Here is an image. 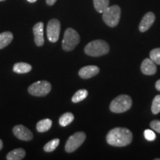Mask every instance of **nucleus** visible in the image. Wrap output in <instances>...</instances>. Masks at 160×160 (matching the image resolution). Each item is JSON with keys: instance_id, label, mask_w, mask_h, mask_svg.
I'll return each mask as SVG.
<instances>
[{"instance_id": "f257e3e1", "label": "nucleus", "mask_w": 160, "mask_h": 160, "mask_svg": "<svg viewBox=\"0 0 160 160\" xmlns=\"http://www.w3.org/2000/svg\"><path fill=\"white\" fill-rule=\"evenodd\" d=\"M133 134L125 128H116L108 132L106 137L107 142L115 147H125L131 144Z\"/></svg>"}, {"instance_id": "f03ea898", "label": "nucleus", "mask_w": 160, "mask_h": 160, "mask_svg": "<svg viewBox=\"0 0 160 160\" xmlns=\"http://www.w3.org/2000/svg\"><path fill=\"white\" fill-rule=\"evenodd\" d=\"M109 51L110 47L108 44L101 39L92 41L85 48V53L90 57H101L107 54Z\"/></svg>"}, {"instance_id": "7ed1b4c3", "label": "nucleus", "mask_w": 160, "mask_h": 160, "mask_svg": "<svg viewBox=\"0 0 160 160\" xmlns=\"http://www.w3.org/2000/svg\"><path fill=\"white\" fill-rule=\"evenodd\" d=\"M131 106L132 99L129 96L120 95L111 102L110 110L113 113H120L128 111Z\"/></svg>"}, {"instance_id": "20e7f679", "label": "nucleus", "mask_w": 160, "mask_h": 160, "mask_svg": "<svg viewBox=\"0 0 160 160\" xmlns=\"http://www.w3.org/2000/svg\"><path fill=\"white\" fill-rule=\"evenodd\" d=\"M120 16H121V9L119 6L113 5L108 8L102 13L103 21L108 26L114 28L119 24Z\"/></svg>"}, {"instance_id": "39448f33", "label": "nucleus", "mask_w": 160, "mask_h": 160, "mask_svg": "<svg viewBox=\"0 0 160 160\" xmlns=\"http://www.w3.org/2000/svg\"><path fill=\"white\" fill-rule=\"evenodd\" d=\"M80 37L74 29L68 28L65 32L62 39V48L65 51H73L79 43Z\"/></svg>"}, {"instance_id": "423d86ee", "label": "nucleus", "mask_w": 160, "mask_h": 160, "mask_svg": "<svg viewBox=\"0 0 160 160\" xmlns=\"http://www.w3.org/2000/svg\"><path fill=\"white\" fill-rule=\"evenodd\" d=\"M51 91V84L48 81H38L29 86V93L34 97H45Z\"/></svg>"}, {"instance_id": "0eeeda50", "label": "nucleus", "mask_w": 160, "mask_h": 160, "mask_svg": "<svg viewBox=\"0 0 160 160\" xmlns=\"http://www.w3.org/2000/svg\"><path fill=\"white\" fill-rule=\"evenodd\" d=\"M86 139V134L84 132H77L71 136L65 144V151L68 153H72L75 151L82 145Z\"/></svg>"}, {"instance_id": "6e6552de", "label": "nucleus", "mask_w": 160, "mask_h": 160, "mask_svg": "<svg viewBox=\"0 0 160 160\" xmlns=\"http://www.w3.org/2000/svg\"><path fill=\"white\" fill-rule=\"evenodd\" d=\"M59 21L57 19H51L47 26V37L51 42H57L59 39L60 33Z\"/></svg>"}, {"instance_id": "1a4fd4ad", "label": "nucleus", "mask_w": 160, "mask_h": 160, "mask_svg": "<svg viewBox=\"0 0 160 160\" xmlns=\"http://www.w3.org/2000/svg\"><path fill=\"white\" fill-rule=\"evenodd\" d=\"M13 133L16 137L23 141H31L33 137V133L28 128L22 125H16L13 128Z\"/></svg>"}, {"instance_id": "9d476101", "label": "nucleus", "mask_w": 160, "mask_h": 160, "mask_svg": "<svg viewBox=\"0 0 160 160\" xmlns=\"http://www.w3.org/2000/svg\"><path fill=\"white\" fill-rule=\"evenodd\" d=\"M33 32L34 34V41L36 45L41 47L44 45V24L43 22H38L33 26Z\"/></svg>"}, {"instance_id": "9b49d317", "label": "nucleus", "mask_w": 160, "mask_h": 160, "mask_svg": "<svg viewBox=\"0 0 160 160\" xmlns=\"http://www.w3.org/2000/svg\"><path fill=\"white\" fill-rule=\"evenodd\" d=\"M155 21V15L152 12H148L144 16V17L140 22L139 29L140 32H145L151 27Z\"/></svg>"}, {"instance_id": "f8f14e48", "label": "nucleus", "mask_w": 160, "mask_h": 160, "mask_svg": "<svg viewBox=\"0 0 160 160\" xmlns=\"http://www.w3.org/2000/svg\"><path fill=\"white\" fill-rule=\"evenodd\" d=\"M99 72V68L95 65H88L82 68L79 71V75L84 79H90V78L97 75Z\"/></svg>"}, {"instance_id": "ddd939ff", "label": "nucleus", "mask_w": 160, "mask_h": 160, "mask_svg": "<svg viewBox=\"0 0 160 160\" xmlns=\"http://www.w3.org/2000/svg\"><path fill=\"white\" fill-rule=\"evenodd\" d=\"M141 71L145 75H153L157 72V65L151 59H145L141 65Z\"/></svg>"}, {"instance_id": "4468645a", "label": "nucleus", "mask_w": 160, "mask_h": 160, "mask_svg": "<svg viewBox=\"0 0 160 160\" xmlns=\"http://www.w3.org/2000/svg\"><path fill=\"white\" fill-rule=\"evenodd\" d=\"M25 154L26 153L25 150L22 148H17L10 151L6 158L8 160H20L24 159Z\"/></svg>"}, {"instance_id": "2eb2a0df", "label": "nucleus", "mask_w": 160, "mask_h": 160, "mask_svg": "<svg viewBox=\"0 0 160 160\" xmlns=\"http://www.w3.org/2000/svg\"><path fill=\"white\" fill-rule=\"evenodd\" d=\"M13 36L11 32L6 31L0 33V50L7 47L13 40Z\"/></svg>"}, {"instance_id": "dca6fc26", "label": "nucleus", "mask_w": 160, "mask_h": 160, "mask_svg": "<svg viewBox=\"0 0 160 160\" xmlns=\"http://www.w3.org/2000/svg\"><path fill=\"white\" fill-rule=\"evenodd\" d=\"M31 65L25 62H18L13 65V71L17 73H27L31 71Z\"/></svg>"}, {"instance_id": "f3484780", "label": "nucleus", "mask_w": 160, "mask_h": 160, "mask_svg": "<svg viewBox=\"0 0 160 160\" xmlns=\"http://www.w3.org/2000/svg\"><path fill=\"white\" fill-rule=\"evenodd\" d=\"M52 126V121L50 119L40 120L37 124V130L39 133H44L49 131Z\"/></svg>"}, {"instance_id": "a211bd4d", "label": "nucleus", "mask_w": 160, "mask_h": 160, "mask_svg": "<svg viewBox=\"0 0 160 160\" xmlns=\"http://www.w3.org/2000/svg\"><path fill=\"white\" fill-rule=\"evenodd\" d=\"M110 0H93V5L96 11L102 13L109 7Z\"/></svg>"}, {"instance_id": "6ab92c4d", "label": "nucleus", "mask_w": 160, "mask_h": 160, "mask_svg": "<svg viewBox=\"0 0 160 160\" xmlns=\"http://www.w3.org/2000/svg\"><path fill=\"white\" fill-rule=\"evenodd\" d=\"M73 119H74V116L73 113L68 112L61 116V117L59 118V123L62 127H66L70 125L73 121Z\"/></svg>"}, {"instance_id": "aec40b11", "label": "nucleus", "mask_w": 160, "mask_h": 160, "mask_svg": "<svg viewBox=\"0 0 160 160\" xmlns=\"http://www.w3.org/2000/svg\"><path fill=\"white\" fill-rule=\"evenodd\" d=\"M88 95V92L87 90L85 89H81L77 91L75 93V94L72 97V102L73 103H78L80 102L81 101H82L85 99L86 97Z\"/></svg>"}, {"instance_id": "412c9836", "label": "nucleus", "mask_w": 160, "mask_h": 160, "mask_svg": "<svg viewBox=\"0 0 160 160\" xmlns=\"http://www.w3.org/2000/svg\"><path fill=\"white\" fill-rule=\"evenodd\" d=\"M59 144V139H52L46 145L44 146V151L45 152H52L57 148Z\"/></svg>"}, {"instance_id": "4be33fe9", "label": "nucleus", "mask_w": 160, "mask_h": 160, "mask_svg": "<svg viewBox=\"0 0 160 160\" xmlns=\"http://www.w3.org/2000/svg\"><path fill=\"white\" fill-rule=\"evenodd\" d=\"M150 59L156 65H160V48L152 50L150 53Z\"/></svg>"}, {"instance_id": "5701e85b", "label": "nucleus", "mask_w": 160, "mask_h": 160, "mask_svg": "<svg viewBox=\"0 0 160 160\" xmlns=\"http://www.w3.org/2000/svg\"><path fill=\"white\" fill-rule=\"evenodd\" d=\"M151 111L153 114H158L160 112V95L156 96L153 100L151 106Z\"/></svg>"}, {"instance_id": "b1692460", "label": "nucleus", "mask_w": 160, "mask_h": 160, "mask_svg": "<svg viewBox=\"0 0 160 160\" xmlns=\"http://www.w3.org/2000/svg\"><path fill=\"white\" fill-rule=\"evenodd\" d=\"M144 137L148 141H153L156 139V133L150 129H147L144 131Z\"/></svg>"}, {"instance_id": "393cba45", "label": "nucleus", "mask_w": 160, "mask_h": 160, "mask_svg": "<svg viewBox=\"0 0 160 160\" xmlns=\"http://www.w3.org/2000/svg\"><path fill=\"white\" fill-rule=\"evenodd\" d=\"M150 126L153 130H154L155 131L158 132V133H160V121L159 120H153L152 121L151 124H150Z\"/></svg>"}, {"instance_id": "a878e982", "label": "nucleus", "mask_w": 160, "mask_h": 160, "mask_svg": "<svg viewBox=\"0 0 160 160\" xmlns=\"http://www.w3.org/2000/svg\"><path fill=\"white\" fill-rule=\"evenodd\" d=\"M57 0H46V2L48 5H53Z\"/></svg>"}, {"instance_id": "bb28decb", "label": "nucleus", "mask_w": 160, "mask_h": 160, "mask_svg": "<svg viewBox=\"0 0 160 160\" xmlns=\"http://www.w3.org/2000/svg\"><path fill=\"white\" fill-rule=\"evenodd\" d=\"M156 88H157V91H160V79L158 80L157 82H156Z\"/></svg>"}, {"instance_id": "cd10ccee", "label": "nucleus", "mask_w": 160, "mask_h": 160, "mask_svg": "<svg viewBox=\"0 0 160 160\" xmlns=\"http://www.w3.org/2000/svg\"><path fill=\"white\" fill-rule=\"evenodd\" d=\"M2 148H3V142H2V141L0 139V150L2 149Z\"/></svg>"}, {"instance_id": "c85d7f7f", "label": "nucleus", "mask_w": 160, "mask_h": 160, "mask_svg": "<svg viewBox=\"0 0 160 160\" xmlns=\"http://www.w3.org/2000/svg\"><path fill=\"white\" fill-rule=\"evenodd\" d=\"M28 1L31 3H33V2H37V0H28Z\"/></svg>"}, {"instance_id": "c756f323", "label": "nucleus", "mask_w": 160, "mask_h": 160, "mask_svg": "<svg viewBox=\"0 0 160 160\" xmlns=\"http://www.w3.org/2000/svg\"><path fill=\"white\" fill-rule=\"evenodd\" d=\"M2 1H5V0H0V2H2Z\"/></svg>"}]
</instances>
